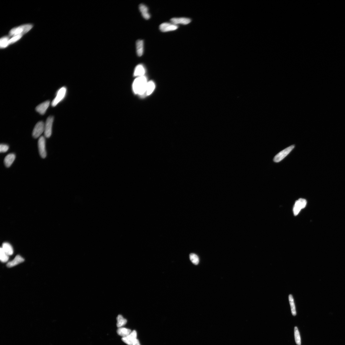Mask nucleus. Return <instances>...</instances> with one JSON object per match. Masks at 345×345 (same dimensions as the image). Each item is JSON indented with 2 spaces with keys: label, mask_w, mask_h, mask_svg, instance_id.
Masks as SVG:
<instances>
[{
  "label": "nucleus",
  "mask_w": 345,
  "mask_h": 345,
  "mask_svg": "<svg viewBox=\"0 0 345 345\" xmlns=\"http://www.w3.org/2000/svg\"><path fill=\"white\" fill-rule=\"evenodd\" d=\"M148 83L146 78L145 75L136 78L134 81L133 86L134 93L140 95H144L146 93Z\"/></svg>",
  "instance_id": "f257e3e1"
},
{
  "label": "nucleus",
  "mask_w": 345,
  "mask_h": 345,
  "mask_svg": "<svg viewBox=\"0 0 345 345\" xmlns=\"http://www.w3.org/2000/svg\"><path fill=\"white\" fill-rule=\"evenodd\" d=\"M33 27L31 24H25L12 29L9 32V37L23 35L28 32Z\"/></svg>",
  "instance_id": "f03ea898"
},
{
  "label": "nucleus",
  "mask_w": 345,
  "mask_h": 345,
  "mask_svg": "<svg viewBox=\"0 0 345 345\" xmlns=\"http://www.w3.org/2000/svg\"><path fill=\"white\" fill-rule=\"evenodd\" d=\"M54 121L53 116H50L44 124V135L45 138H49L52 134V126Z\"/></svg>",
  "instance_id": "7ed1b4c3"
},
{
  "label": "nucleus",
  "mask_w": 345,
  "mask_h": 345,
  "mask_svg": "<svg viewBox=\"0 0 345 345\" xmlns=\"http://www.w3.org/2000/svg\"><path fill=\"white\" fill-rule=\"evenodd\" d=\"M66 88L64 87L60 88L58 90L56 93V96L52 103V105L53 107L56 106L63 99L66 93Z\"/></svg>",
  "instance_id": "20e7f679"
},
{
  "label": "nucleus",
  "mask_w": 345,
  "mask_h": 345,
  "mask_svg": "<svg viewBox=\"0 0 345 345\" xmlns=\"http://www.w3.org/2000/svg\"><path fill=\"white\" fill-rule=\"evenodd\" d=\"M44 124L43 121L38 122L35 125L33 130L32 136L35 139H37L44 132Z\"/></svg>",
  "instance_id": "39448f33"
},
{
  "label": "nucleus",
  "mask_w": 345,
  "mask_h": 345,
  "mask_svg": "<svg viewBox=\"0 0 345 345\" xmlns=\"http://www.w3.org/2000/svg\"><path fill=\"white\" fill-rule=\"evenodd\" d=\"M294 147V145H291L280 152L275 157L274 161L276 162L281 161L290 153Z\"/></svg>",
  "instance_id": "423d86ee"
},
{
  "label": "nucleus",
  "mask_w": 345,
  "mask_h": 345,
  "mask_svg": "<svg viewBox=\"0 0 345 345\" xmlns=\"http://www.w3.org/2000/svg\"><path fill=\"white\" fill-rule=\"evenodd\" d=\"M38 145L40 156L43 159L46 158L47 153L45 148V139L44 136L40 137L38 140Z\"/></svg>",
  "instance_id": "0eeeda50"
},
{
  "label": "nucleus",
  "mask_w": 345,
  "mask_h": 345,
  "mask_svg": "<svg viewBox=\"0 0 345 345\" xmlns=\"http://www.w3.org/2000/svg\"><path fill=\"white\" fill-rule=\"evenodd\" d=\"M307 204V201L305 199H300L297 200L293 208V210L294 215H297L301 210L306 207Z\"/></svg>",
  "instance_id": "6e6552de"
},
{
  "label": "nucleus",
  "mask_w": 345,
  "mask_h": 345,
  "mask_svg": "<svg viewBox=\"0 0 345 345\" xmlns=\"http://www.w3.org/2000/svg\"><path fill=\"white\" fill-rule=\"evenodd\" d=\"M179 27L177 25L172 23H165L160 25L159 29L162 32H167L174 31L178 29Z\"/></svg>",
  "instance_id": "1a4fd4ad"
},
{
  "label": "nucleus",
  "mask_w": 345,
  "mask_h": 345,
  "mask_svg": "<svg viewBox=\"0 0 345 345\" xmlns=\"http://www.w3.org/2000/svg\"><path fill=\"white\" fill-rule=\"evenodd\" d=\"M137 333L136 331H132L129 335L122 338V340L128 345H133L137 340Z\"/></svg>",
  "instance_id": "9d476101"
},
{
  "label": "nucleus",
  "mask_w": 345,
  "mask_h": 345,
  "mask_svg": "<svg viewBox=\"0 0 345 345\" xmlns=\"http://www.w3.org/2000/svg\"><path fill=\"white\" fill-rule=\"evenodd\" d=\"M171 23L177 25L179 24L187 25L191 22V19L185 17L173 18L170 19Z\"/></svg>",
  "instance_id": "9b49d317"
},
{
  "label": "nucleus",
  "mask_w": 345,
  "mask_h": 345,
  "mask_svg": "<svg viewBox=\"0 0 345 345\" xmlns=\"http://www.w3.org/2000/svg\"><path fill=\"white\" fill-rule=\"evenodd\" d=\"M50 104V101H47L38 105L35 108L38 112L41 115H44L46 112V111Z\"/></svg>",
  "instance_id": "f8f14e48"
},
{
  "label": "nucleus",
  "mask_w": 345,
  "mask_h": 345,
  "mask_svg": "<svg viewBox=\"0 0 345 345\" xmlns=\"http://www.w3.org/2000/svg\"><path fill=\"white\" fill-rule=\"evenodd\" d=\"M145 73V68L142 64H140L136 67L134 75L135 77H140L144 76Z\"/></svg>",
  "instance_id": "ddd939ff"
},
{
  "label": "nucleus",
  "mask_w": 345,
  "mask_h": 345,
  "mask_svg": "<svg viewBox=\"0 0 345 345\" xmlns=\"http://www.w3.org/2000/svg\"><path fill=\"white\" fill-rule=\"evenodd\" d=\"M24 261V259L23 257L19 255H17L13 260L7 264V266L9 268L12 267L23 262Z\"/></svg>",
  "instance_id": "4468645a"
},
{
  "label": "nucleus",
  "mask_w": 345,
  "mask_h": 345,
  "mask_svg": "<svg viewBox=\"0 0 345 345\" xmlns=\"http://www.w3.org/2000/svg\"><path fill=\"white\" fill-rule=\"evenodd\" d=\"M139 9L142 16L145 20H148L151 17L150 14L148 12V8L144 4H141L139 6Z\"/></svg>",
  "instance_id": "2eb2a0df"
},
{
  "label": "nucleus",
  "mask_w": 345,
  "mask_h": 345,
  "mask_svg": "<svg viewBox=\"0 0 345 345\" xmlns=\"http://www.w3.org/2000/svg\"><path fill=\"white\" fill-rule=\"evenodd\" d=\"M16 155L14 154H10L7 155L4 160L5 166L7 167L11 166L16 159Z\"/></svg>",
  "instance_id": "dca6fc26"
},
{
  "label": "nucleus",
  "mask_w": 345,
  "mask_h": 345,
  "mask_svg": "<svg viewBox=\"0 0 345 345\" xmlns=\"http://www.w3.org/2000/svg\"><path fill=\"white\" fill-rule=\"evenodd\" d=\"M144 44V41L143 40H138L136 42V53L139 57H141L143 55Z\"/></svg>",
  "instance_id": "f3484780"
},
{
  "label": "nucleus",
  "mask_w": 345,
  "mask_h": 345,
  "mask_svg": "<svg viewBox=\"0 0 345 345\" xmlns=\"http://www.w3.org/2000/svg\"><path fill=\"white\" fill-rule=\"evenodd\" d=\"M3 250L8 255H11L13 253V250L11 246L8 243H5L2 245Z\"/></svg>",
  "instance_id": "a211bd4d"
},
{
  "label": "nucleus",
  "mask_w": 345,
  "mask_h": 345,
  "mask_svg": "<svg viewBox=\"0 0 345 345\" xmlns=\"http://www.w3.org/2000/svg\"><path fill=\"white\" fill-rule=\"evenodd\" d=\"M131 332L130 329L122 327L119 328L117 331L118 334L123 337L128 336Z\"/></svg>",
  "instance_id": "6ab92c4d"
},
{
  "label": "nucleus",
  "mask_w": 345,
  "mask_h": 345,
  "mask_svg": "<svg viewBox=\"0 0 345 345\" xmlns=\"http://www.w3.org/2000/svg\"><path fill=\"white\" fill-rule=\"evenodd\" d=\"M155 88V84L153 81H149L147 85L146 94L147 95H151L153 93Z\"/></svg>",
  "instance_id": "aec40b11"
},
{
  "label": "nucleus",
  "mask_w": 345,
  "mask_h": 345,
  "mask_svg": "<svg viewBox=\"0 0 345 345\" xmlns=\"http://www.w3.org/2000/svg\"><path fill=\"white\" fill-rule=\"evenodd\" d=\"M117 326L119 328L123 327L127 322L126 319L121 315H118L117 317Z\"/></svg>",
  "instance_id": "412c9836"
},
{
  "label": "nucleus",
  "mask_w": 345,
  "mask_h": 345,
  "mask_svg": "<svg viewBox=\"0 0 345 345\" xmlns=\"http://www.w3.org/2000/svg\"><path fill=\"white\" fill-rule=\"evenodd\" d=\"M289 298L290 304L292 314L293 316H295L296 315V308L295 303H294V299L291 294L289 295Z\"/></svg>",
  "instance_id": "4be33fe9"
},
{
  "label": "nucleus",
  "mask_w": 345,
  "mask_h": 345,
  "mask_svg": "<svg viewBox=\"0 0 345 345\" xmlns=\"http://www.w3.org/2000/svg\"><path fill=\"white\" fill-rule=\"evenodd\" d=\"M9 38L8 36H5L1 38L0 40V46L1 48H6L9 44Z\"/></svg>",
  "instance_id": "5701e85b"
},
{
  "label": "nucleus",
  "mask_w": 345,
  "mask_h": 345,
  "mask_svg": "<svg viewBox=\"0 0 345 345\" xmlns=\"http://www.w3.org/2000/svg\"><path fill=\"white\" fill-rule=\"evenodd\" d=\"M294 336H295V341L297 345H301V340L300 333L297 327L294 328Z\"/></svg>",
  "instance_id": "b1692460"
},
{
  "label": "nucleus",
  "mask_w": 345,
  "mask_h": 345,
  "mask_svg": "<svg viewBox=\"0 0 345 345\" xmlns=\"http://www.w3.org/2000/svg\"><path fill=\"white\" fill-rule=\"evenodd\" d=\"M8 256L1 248L0 250V259L1 261L4 263L7 262L9 259Z\"/></svg>",
  "instance_id": "393cba45"
},
{
  "label": "nucleus",
  "mask_w": 345,
  "mask_h": 345,
  "mask_svg": "<svg viewBox=\"0 0 345 345\" xmlns=\"http://www.w3.org/2000/svg\"><path fill=\"white\" fill-rule=\"evenodd\" d=\"M190 258L191 262L195 265H197L199 262V258L197 255L194 253H191L190 255Z\"/></svg>",
  "instance_id": "a878e982"
},
{
  "label": "nucleus",
  "mask_w": 345,
  "mask_h": 345,
  "mask_svg": "<svg viewBox=\"0 0 345 345\" xmlns=\"http://www.w3.org/2000/svg\"><path fill=\"white\" fill-rule=\"evenodd\" d=\"M22 37V35H17V36H16L11 37V38H10L9 37V44H13L15 42H16L20 38H21Z\"/></svg>",
  "instance_id": "bb28decb"
},
{
  "label": "nucleus",
  "mask_w": 345,
  "mask_h": 345,
  "mask_svg": "<svg viewBox=\"0 0 345 345\" xmlns=\"http://www.w3.org/2000/svg\"><path fill=\"white\" fill-rule=\"evenodd\" d=\"M9 149V146L7 145L1 144L0 145V152L1 153H6Z\"/></svg>",
  "instance_id": "cd10ccee"
}]
</instances>
